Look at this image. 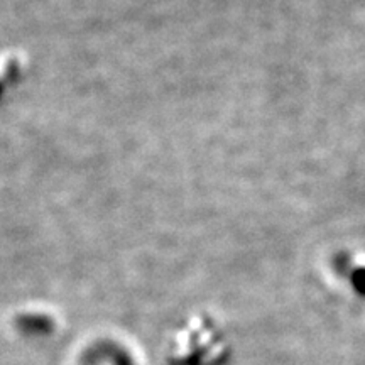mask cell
<instances>
[{"label": "cell", "mask_w": 365, "mask_h": 365, "mask_svg": "<svg viewBox=\"0 0 365 365\" xmlns=\"http://www.w3.org/2000/svg\"><path fill=\"white\" fill-rule=\"evenodd\" d=\"M166 359L171 365H225L230 341L215 318L193 314L170 339Z\"/></svg>", "instance_id": "1"}, {"label": "cell", "mask_w": 365, "mask_h": 365, "mask_svg": "<svg viewBox=\"0 0 365 365\" xmlns=\"http://www.w3.org/2000/svg\"><path fill=\"white\" fill-rule=\"evenodd\" d=\"M27 71V58L22 53L9 51L0 54V102L9 91L16 90L24 80Z\"/></svg>", "instance_id": "2"}]
</instances>
